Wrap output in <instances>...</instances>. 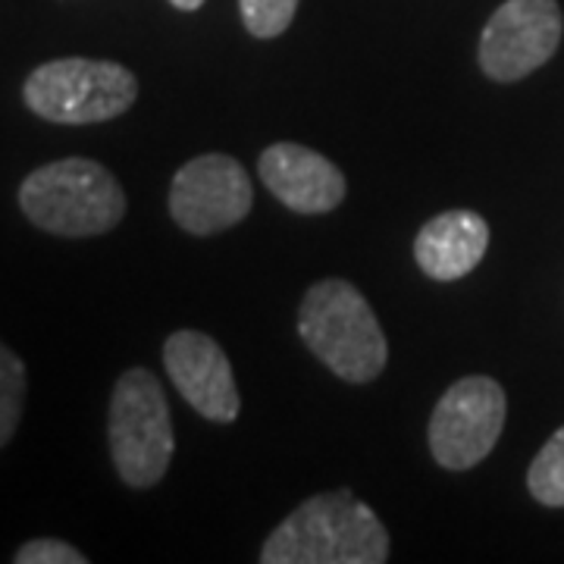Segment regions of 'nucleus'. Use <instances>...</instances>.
Here are the masks:
<instances>
[{"mask_svg":"<svg viewBox=\"0 0 564 564\" xmlns=\"http://www.w3.org/2000/svg\"><path fill=\"white\" fill-rule=\"evenodd\" d=\"M386 558V527L345 489L311 496L261 549L263 564H383Z\"/></svg>","mask_w":564,"mask_h":564,"instance_id":"f257e3e1","label":"nucleus"},{"mask_svg":"<svg viewBox=\"0 0 564 564\" xmlns=\"http://www.w3.org/2000/svg\"><path fill=\"white\" fill-rule=\"evenodd\" d=\"M20 207L44 232L66 239L104 236L126 217V192L117 176L88 158H66L29 173Z\"/></svg>","mask_w":564,"mask_h":564,"instance_id":"f03ea898","label":"nucleus"},{"mask_svg":"<svg viewBox=\"0 0 564 564\" xmlns=\"http://www.w3.org/2000/svg\"><path fill=\"white\" fill-rule=\"evenodd\" d=\"M304 345L345 383H370L383 373L389 345L361 292L345 280L314 282L299 311Z\"/></svg>","mask_w":564,"mask_h":564,"instance_id":"7ed1b4c3","label":"nucleus"},{"mask_svg":"<svg viewBox=\"0 0 564 564\" xmlns=\"http://www.w3.org/2000/svg\"><path fill=\"white\" fill-rule=\"evenodd\" d=\"M110 458L120 480L132 489H151L163 480L173 462V417L161 380L144 370H126L110 395L107 414Z\"/></svg>","mask_w":564,"mask_h":564,"instance_id":"20e7f679","label":"nucleus"},{"mask_svg":"<svg viewBox=\"0 0 564 564\" xmlns=\"http://www.w3.org/2000/svg\"><path fill=\"white\" fill-rule=\"evenodd\" d=\"M22 98L41 120L91 126L122 117L139 98V82L120 63L63 57L32 69Z\"/></svg>","mask_w":564,"mask_h":564,"instance_id":"39448f33","label":"nucleus"},{"mask_svg":"<svg viewBox=\"0 0 564 564\" xmlns=\"http://www.w3.org/2000/svg\"><path fill=\"white\" fill-rule=\"evenodd\" d=\"M505 389L492 377H464L430 417V452L445 470H470L496 448L505 430Z\"/></svg>","mask_w":564,"mask_h":564,"instance_id":"423d86ee","label":"nucleus"},{"mask_svg":"<svg viewBox=\"0 0 564 564\" xmlns=\"http://www.w3.org/2000/svg\"><path fill=\"white\" fill-rule=\"evenodd\" d=\"M555 0H505L480 39V69L496 82H518L552 61L562 44Z\"/></svg>","mask_w":564,"mask_h":564,"instance_id":"0eeeda50","label":"nucleus"},{"mask_svg":"<svg viewBox=\"0 0 564 564\" xmlns=\"http://www.w3.org/2000/svg\"><path fill=\"white\" fill-rule=\"evenodd\" d=\"M251 204V180L229 154L192 158L173 176L170 188V214L192 236H214L242 223Z\"/></svg>","mask_w":564,"mask_h":564,"instance_id":"6e6552de","label":"nucleus"},{"mask_svg":"<svg viewBox=\"0 0 564 564\" xmlns=\"http://www.w3.org/2000/svg\"><path fill=\"white\" fill-rule=\"evenodd\" d=\"M163 367L182 399L202 417L214 423H232L239 417V389L232 364L217 339L198 329H180L163 345Z\"/></svg>","mask_w":564,"mask_h":564,"instance_id":"1a4fd4ad","label":"nucleus"},{"mask_svg":"<svg viewBox=\"0 0 564 564\" xmlns=\"http://www.w3.org/2000/svg\"><path fill=\"white\" fill-rule=\"evenodd\" d=\"M258 173L263 185L299 214H326L336 210L345 198L343 170L295 141L270 144L261 154Z\"/></svg>","mask_w":564,"mask_h":564,"instance_id":"9d476101","label":"nucleus"},{"mask_svg":"<svg viewBox=\"0 0 564 564\" xmlns=\"http://www.w3.org/2000/svg\"><path fill=\"white\" fill-rule=\"evenodd\" d=\"M489 248V226L474 210H445L414 239L417 267L430 280L452 282L474 273Z\"/></svg>","mask_w":564,"mask_h":564,"instance_id":"9b49d317","label":"nucleus"},{"mask_svg":"<svg viewBox=\"0 0 564 564\" xmlns=\"http://www.w3.org/2000/svg\"><path fill=\"white\" fill-rule=\"evenodd\" d=\"M527 489L540 505L564 508V426L540 448L527 470Z\"/></svg>","mask_w":564,"mask_h":564,"instance_id":"f8f14e48","label":"nucleus"},{"mask_svg":"<svg viewBox=\"0 0 564 564\" xmlns=\"http://www.w3.org/2000/svg\"><path fill=\"white\" fill-rule=\"evenodd\" d=\"M25 389H29L25 364L13 348L0 343V448L13 440L20 426L25 411Z\"/></svg>","mask_w":564,"mask_h":564,"instance_id":"ddd939ff","label":"nucleus"},{"mask_svg":"<svg viewBox=\"0 0 564 564\" xmlns=\"http://www.w3.org/2000/svg\"><path fill=\"white\" fill-rule=\"evenodd\" d=\"M245 29L254 39H276L282 35L299 10V0H239Z\"/></svg>","mask_w":564,"mask_h":564,"instance_id":"4468645a","label":"nucleus"},{"mask_svg":"<svg viewBox=\"0 0 564 564\" xmlns=\"http://www.w3.org/2000/svg\"><path fill=\"white\" fill-rule=\"evenodd\" d=\"M88 558L82 555L76 545L63 543V540H32L20 545L17 564H85Z\"/></svg>","mask_w":564,"mask_h":564,"instance_id":"2eb2a0df","label":"nucleus"},{"mask_svg":"<svg viewBox=\"0 0 564 564\" xmlns=\"http://www.w3.org/2000/svg\"><path fill=\"white\" fill-rule=\"evenodd\" d=\"M170 3H173L176 10H198L204 0H170Z\"/></svg>","mask_w":564,"mask_h":564,"instance_id":"dca6fc26","label":"nucleus"}]
</instances>
